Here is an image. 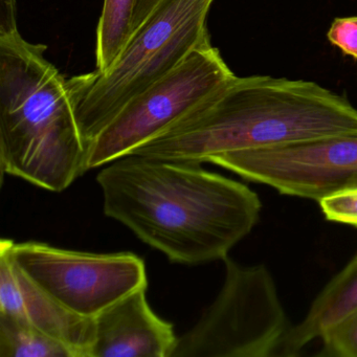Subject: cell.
<instances>
[{"instance_id":"6da1fadb","label":"cell","mask_w":357,"mask_h":357,"mask_svg":"<svg viewBox=\"0 0 357 357\" xmlns=\"http://www.w3.org/2000/svg\"><path fill=\"white\" fill-rule=\"evenodd\" d=\"M199 165L139 154L105 165L97 176L104 213L171 262L223 260L258 222L261 202Z\"/></svg>"},{"instance_id":"7a4b0ae2","label":"cell","mask_w":357,"mask_h":357,"mask_svg":"<svg viewBox=\"0 0 357 357\" xmlns=\"http://www.w3.org/2000/svg\"><path fill=\"white\" fill-rule=\"evenodd\" d=\"M357 135V109L317 83L268 76L235 79L131 154L212 162L231 152Z\"/></svg>"},{"instance_id":"3957f363","label":"cell","mask_w":357,"mask_h":357,"mask_svg":"<svg viewBox=\"0 0 357 357\" xmlns=\"http://www.w3.org/2000/svg\"><path fill=\"white\" fill-rule=\"evenodd\" d=\"M47 47L20 33L0 37V164L3 173L52 192L87 172V149L68 79Z\"/></svg>"},{"instance_id":"277c9868","label":"cell","mask_w":357,"mask_h":357,"mask_svg":"<svg viewBox=\"0 0 357 357\" xmlns=\"http://www.w3.org/2000/svg\"><path fill=\"white\" fill-rule=\"evenodd\" d=\"M214 0H162L130 35L107 70L68 79L83 141L89 146L139 93L178 68L211 40L206 20Z\"/></svg>"},{"instance_id":"5b68a950","label":"cell","mask_w":357,"mask_h":357,"mask_svg":"<svg viewBox=\"0 0 357 357\" xmlns=\"http://www.w3.org/2000/svg\"><path fill=\"white\" fill-rule=\"evenodd\" d=\"M225 280L212 305L185 335L172 357H271L291 325L266 267L229 258Z\"/></svg>"},{"instance_id":"8992f818","label":"cell","mask_w":357,"mask_h":357,"mask_svg":"<svg viewBox=\"0 0 357 357\" xmlns=\"http://www.w3.org/2000/svg\"><path fill=\"white\" fill-rule=\"evenodd\" d=\"M211 40L171 74L131 99L89 146L87 170L105 166L162 135L235 79Z\"/></svg>"},{"instance_id":"52a82bcc","label":"cell","mask_w":357,"mask_h":357,"mask_svg":"<svg viewBox=\"0 0 357 357\" xmlns=\"http://www.w3.org/2000/svg\"><path fill=\"white\" fill-rule=\"evenodd\" d=\"M9 250L29 279L81 317L93 319L127 294L147 287L145 262L132 252L95 254L12 240Z\"/></svg>"},{"instance_id":"ba28073f","label":"cell","mask_w":357,"mask_h":357,"mask_svg":"<svg viewBox=\"0 0 357 357\" xmlns=\"http://www.w3.org/2000/svg\"><path fill=\"white\" fill-rule=\"evenodd\" d=\"M213 164L285 195L321 202L357 188V135L231 152Z\"/></svg>"},{"instance_id":"9c48e42d","label":"cell","mask_w":357,"mask_h":357,"mask_svg":"<svg viewBox=\"0 0 357 357\" xmlns=\"http://www.w3.org/2000/svg\"><path fill=\"white\" fill-rule=\"evenodd\" d=\"M10 239L0 242V313L30 324L89 357L95 340V319L68 310L29 279L10 256Z\"/></svg>"},{"instance_id":"30bf717a","label":"cell","mask_w":357,"mask_h":357,"mask_svg":"<svg viewBox=\"0 0 357 357\" xmlns=\"http://www.w3.org/2000/svg\"><path fill=\"white\" fill-rule=\"evenodd\" d=\"M146 290L127 294L93 317L89 357H172L178 337L172 324L152 310Z\"/></svg>"},{"instance_id":"8fae6325","label":"cell","mask_w":357,"mask_h":357,"mask_svg":"<svg viewBox=\"0 0 357 357\" xmlns=\"http://www.w3.org/2000/svg\"><path fill=\"white\" fill-rule=\"evenodd\" d=\"M357 310V255L321 290L300 324L291 326L275 356H296L306 344Z\"/></svg>"},{"instance_id":"7c38bea8","label":"cell","mask_w":357,"mask_h":357,"mask_svg":"<svg viewBox=\"0 0 357 357\" xmlns=\"http://www.w3.org/2000/svg\"><path fill=\"white\" fill-rule=\"evenodd\" d=\"M0 357H78L70 347L30 324L0 313Z\"/></svg>"},{"instance_id":"4fadbf2b","label":"cell","mask_w":357,"mask_h":357,"mask_svg":"<svg viewBox=\"0 0 357 357\" xmlns=\"http://www.w3.org/2000/svg\"><path fill=\"white\" fill-rule=\"evenodd\" d=\"M137 0H104L96 43V70L104 72L120 54L132 29Z\"/></svg>"},{"instance_id":"5bb4252c","label":"cell","mask_w":357,"mask_h":357,"mask_svg":"<svg viewBox=\"0 0 357 357\" xmlns=\"http://www.w3.org/2000/svg\"><path fill=\"white\" fill-rule=\"evenodd\" d=\"M326 357H357V310L321 337Z\"/></svg>"},{"instance_id":"9a60e30c","label":"cell","mask_w":357,"mask_h":357,"mask_svg":"<svg viewBox=\"0 0 357 357\" xmlns=\"http://www.w3.org/2000/svg\"><path fill=\"white\" fill-rule=\"evenodd\" d=\"M329 43L357 62V16L335 18L327 33Z\"/></svg>"},{"instance_id":"2e32d148","label":"cell","mask_w":357,"mask_h":357,"mask_svg":"<svg viewBox=\"0 0 357 357\" xmlns=\"http://www.w3.org/2000/svg\"><path fill=\"white\" fill-rule=\"evenodd\" d=\"M20 33L17 26V0H0V37Z\"/></svg>"},{"instance_id":"e0dca14e","label":"cell","mask_w":357,"mask_h":357,"mask_svg":"<svg viewBox=\"0 0 357 357\" xmlns=\"http://www.w3.org/2000/svg\"><path fill=\"white\" fill-rule=\"evenodd\" d=\"M162 0H137L133 14L131 34L147 20L151 12L162 3ZM130 34V35H131Z\"/></svg>"}]
</instances>
